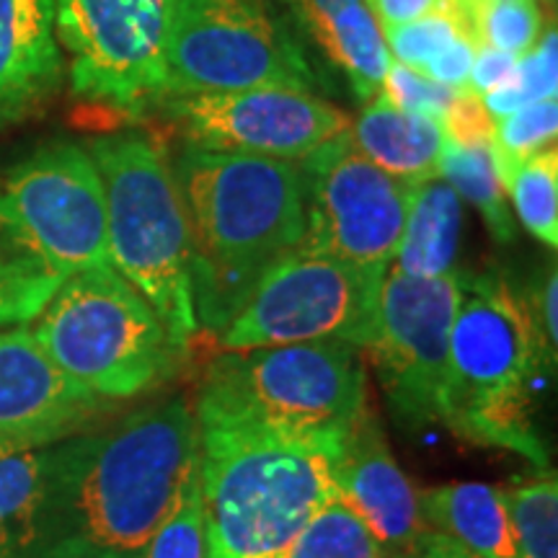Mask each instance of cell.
Segmentation results:
<instances>
[{"mask_svg": "<svg viewBox=\"0 0 558 558\" xmlns=\"http://www.w3.org/2000/svg\"><path fill=\"white\" fill-rule=\"evenodd\" d=\"M494 160L505 184L507 199L527 233L558 246V153L556 148L541 150L530 158H505L492 148Z\"/></svg>", "mask_w": 558, "mask_h": 558, "instance_id": "23", "label": "cell"}, {"mask_svg": "<svg viewBox=\"0 0 558 558\" xmlns=\"http://www.w3.org/2000/svg\"><path fill=\"white\" fill-rule=\"evenodd\" d=\"M439 179L448 181L460 199L478 209L494 239L501 243L514 241L512 207L492 145H456L448 140L439 160Z\"/></svg>", "mask_w": 558, "mask_h": 558, "instance_id": "24", "label": "cell"}, {"mask_svg": "<svg viewBox=\"0 0 558 558\" xmlns=\"http://www.w3.org/2000/svg\"><path fill=\"white\" fill-rule=\"evenodd\" d=\"M556 298H558V271L556 264L543 271L538 282V295L530 300V308H533L535 324H538L541 337L546 341L548 354L556 360V344H558V324H556Z\"/></svg>", "mask_w": 558, "mask_h": 558, "instance_id": "37", "label": "cell"}, {"mask_svg": "<svg viewBox=\"0 0 558 558\" xmlns=\"http://www.w3.org/2000/svg\"><path fill=\"white\" fill-rule=\"evenodd\" d=\"M29 331L70 380L101 401L160 388L184 354L148 300L114 267L62 279Z\"/></svg>", "mask_w": 558, "mask_h": 558, "instance_id": "6", "label": "cell"}, {"mask_svg": "<svg viewBox=\"0 0 558 558\" xmlns=\"http://www.w3.org/2000/svg\"><path fill=\"white\" fill-rule=\"evenodd\" d=\"M194 256L199 324L226 326L251 288L305 233V177L295 160L186 145L173 166Z\"/></svg>", "mask_w": 558, "mask_h": 558, "instance_id": "2", "label": "cell"}, {"mask_svg": "<svg viewBox=\"0 0 558 558\" xmlns=\"http://www.w3.org/2000/svg\"><path fill=\"white\" fill-rule=\"evenodd\" d=\"M558 132V104L556 99L533 101L512 114L497 120L492 148L499 156L520 160L535 153L556 148Z\"/></svg>", "mask_w": 558, "mask_h": 558, "instance_id": "32", "label": "cell"}, {"mask_svg": "<svg viewBox=\"0 0 558 558\" xmlns=\"http://www.w3.org/2000/svg\"><path fill=\"white\" fill-rule=\"evenodd\" d=\"M104 401L68 378L29 326L0 331V450L62 442L86 427Z\"/></svg>", "mask_w": 558, "mask_h": 558, "instance_id": "15", "label": "cell"}, {"mask_svg": "<svg viewBox=\"0 0 558 558\" xmlns=\"http://www.w3.org/2000/svg\"><path fill=\"white\" fill-rule=\"evenodd\" d=\"M107 197L109 259L148 300L181 352L199 329L190 220L166 150L143 132L90 140Z\"/></svg>", "mask_w": 558, "mask_h": 558, "instance_id": "5", "label": "cell"}, {"mask_svg": "<svg viewBox=\"0 0 558 558\" xmlns=\"http://www.w3.org/2000/svg\"><path fill=\"white\" fill-rule=\"evenodd\" d=\"M143 558H209L199 471H194L186 481L169 518L160 522V527L145 546Z\"/></svg>", "mask_w": 558, "mask_h": 558, "instance_id": "31", "label": "cell"}, {"mask_svg": "<svg viewBox=\"0 0 558 558\" xmlns=\"http://www.w3.org/2000/svg\"><path fill=\"white\" fill-rule=\"evenodd\" d=\"M75 94L140 114L166 99L171 0H52Z\"/></svg>", "mask_w": 558, "mask_h": 558, "instance_id": "11", "label": "cell"}, {"mask_svg": "<svg viewBox=\"0 0 558 558\" xmlns=\"http://www.w3.org/2000/svg\"><path fill=\"white\" fill-rule=\"evenodd\" d=\"M518 62H520L518 54L478 45L469 86L465 88L473 90V94H478V96L492 94V90L501 88L509 78H512L514 70H518Z\"/></svg>", "mask_w": 558, "mask_h": 558, "instance_id": "36", "label": "cell"}, {"mask_svg": "<svg viewBox=\"0 0 558 558\" xmlns=\"http://www.w3.org/2000/svg\"><path fill=\"white\" fill-rule=\"evenodd\" d=\"M347 132L354 148L388 177L407 184H422L439 177L448 135L437 117L396 109L378 94L367 101Z\"/></svg>", "mask_w": 558, "mask_h": 558, "instance_id": "18", "label": "cell"}, {"mask_svg": "<svg viewBox=\"0 0 558 558\" xmlns=\"http://www.w3.org/2000/svg\"><path fill=\"white\" fill-rule=\"evenodd\" d=\"M197 427L209 558H290L311 520L339 497L344 439L202 416Z\"/></svg>", "mask_w": 558, "mask_h": 558, "instance_id": "3", "label": "cell"}, {"mask_svg": "<svg viewBox=\"0 0 558 558\" xmlns=\"http://www.w3.org/2000/svg\"><path fill=\"white\" fill-rule=\"evenodd\" d=\"M442 128L450 143L456 145H492L494 130H497V120L492 111L486 109L484 99L473 90L463 88L458 90L456 99L442 114Z\"/></svg>", "mask_w": 558, "mask_h": 558, "instance_id": "34", "label": "cell"}, {"mask_svg": "<svg viewBox=\"0 0 558 558\" xmlns=\"http://www.w3.org/2000/svg\"><path fill=\"white\" fill-rule=\"evenodd\" d=\"M197 460V414L186 399L140 409L101 435L50 445L41 558H143Z\"/></svg>", "mask_w": 558, "mask_h": 558, "instance_id": "1", "label": "cell"}, {"mask_svg": "<svg viewBox=\"0 0 558 558\" xmlns=\"http://www.w3.org/2000/svg\"><path fill=\"white\" fill-rule=\"evenodd\" d=\"M460 233H463V199L445 179L414 184L407 228L390 267L409 277H445L456 271Z\"/></svg>", "mask_w": 558, "mask_h": 558, "instance_id": "20", "label": "cell"}, {"mask_svg": "<svg viewBox=\"0 0 558 558\" xmlns=\"http://www.w3.org/2000/svg\"><path fill=\"white\" fill-rule=\"evenodd\" d=\"M284 3H288L292 13L303 21L305 29L316 34L318 29H324L339 11H344L347 5L352 3H360V0H284Z\"/></svg>", "mask_w": 558, "mask_h": 558, "instance_id": "39", "label": "cell"}, {"mask_svg": "<svg viewBox=\"0 0 558 558\" xmlns=\"http://www.w3.org/2000/svg\"><path fill=\"white\" fill-rule=\"evenodd\" d=\"M163 65L166 96L318 90L298 41L264 0H171Z\"/></svg>", "mask_w": 558, "mask_h": 558, "instance_id": "9", "label": "cell"}, {"mask_svg": "<svg viewBox=\"0 0 558 558\" xmlns=\"http://www.w3.org/2000/svg\"><path fill=\"white\" fill-rule=\"evenodd\" d=\"M476 50H478V41L473 34H458V37L452 39L435 60H429L427 65H424L422 73L452 90H463L469 86Z\"/></svg>", "mask_w": 558, "mask_h": 558, "instance_id": "35", "label": "cell"}, {"mask_svg": "<svg viewBox=\"0 0 558 558\" xmlns=\"http://www.w3.org/2000/svg\"><path fill=\"white\" fill-rule=\"evenodd\" d=\"M429 527L448 535L471 558H520L505 488L448 484L422 492Z\"/></svg>", "mask_w": 558, "mask_h": 558, "instance_id": "19", "label": "cell"}, {"mask_svg": "<svg viewBox=\"0 0 558 558\" xmlns=\"http://www.w3.org/2000/svg\"><path fill=\"white\" fill-rule=\"evenodd\" d=\"M316 41L324 52L344 70V75L357 90L360 99H375L390 70V58L383 29L365 3H352L339 11L324 29H318Z\"/></svg>", "mask_w": 558, "mask_h": 558, "instance_id": "22", "label": "cell"}, {"mask_svg": "<svg viewBox=\"0 0 558 558\" xmlns=\"http://www.w3.org/2000/svg\"><path fill=\"white\" fill-rule=\"evenodd\" d=\"M471 29L478 45L522 58L538 45L543 16L535 0H476Z\"/></svg>", "mask_w": 558, "mask_h": 558, "instance_id": "29", "label": "cell"}, {"mask_svg": "<svg viewBox=\"0 0 558 558\" xmlns=\"http://www.w3.org/2000/svg\"><path fill=\"white\" fill-rule=\"evenodd\" d=\"M160 104L186 145L205 150L303 160L349 130L344 111L298 88L181 94Z\"/></svg>", "mask_w": 558, "mask_h": 558, "instance_id": "14", "label": "cell"}, {"mask_svg": "<svg viewBox=\"0 0 558 558\" xmlns=\"http://www.w3.org/2000/svg\"><path fill=\"white\" fill-rule=\"evenodd\" d=\"M458 34H473L471 13L450 3L448 9L432 11L407 24L386 26L383 39H386L390 58L422 73L424 65L435 60Z\"/></svg>", "mask_w": 558, "mask_h": 558, "instance_id": "28", "label": "cell"}, {"mask_svg": "<svg viewBox=\"0 0 558 558\" xmlns=\"http://www.w3.org/2000/svg\"><path fill=\"white\" fill-rule=\"evenodd\" d=\"M520 558H558V481L554 473L505 488Z\"/></svg>", "mask_w": 558, "mask_h": 558, "instance_id": "25", "label": "cell"}, {"mask_svg": "<svg viewBox=\"0 0 558 558\" xmlns=\"http://www.w3.org/2000/svg\"><path fill=\"white\" fill-rule=\"evenodd\" d=\"M290 558H393L362 518L337 497L303 530Z\"/></svg>", "mask_w": 558, "mask_h": 558, "instance_id": "26", "label": "cell"}, {"mask_svg": "<svg viewBox=\"0 0 558 558\" xmlns=\"http://www.w3.org/2000/svg\"><path fill=\"white\" fill-rule=\"evenodd\" d=\"M450 0H365V9L373 13L380 29L396 24H407V21L422 19L432 11L448 9Z\"/></svg>", "mask_w": 558, "mask_h": 558, "instance_id": "38", "label": "cell"}, {"mask_svg": "<svg viewBox=\"0 0 558 558\" xmlns=\"http://www.w3.org/2000/svg\"><path fill=\"white\" fill-rule=\"evenodd\" d=\"M556 47H558L556 29L550 26L546 37H541L533 50L522 54L512 78H509L501 88L492 90V94L481 96L486 104V109L492 111L494 120H501V117L512 114V111L527 107V104L533 101L556 99V88H558Z\"/></svg>", "mask_w": 558, "mask_h": 558, "instance_id": "30", "label": "cell"}, {"mask_svg": "<svg viewBox=\"0 0 558 558\" xmlns=\"http://www.w3.org/2000/svg\"><path fill=\"white\" fill-rule=\"evenodd\" d=\"M458 90H452L442 83L432 81L429 75L418 73L414 68L401 65V62H390V70L380 86V96L393 104L396 109L414 111V114H429L442 120L445 109L456 99Z\"/></svg>", "mask_w": 558, "mask_h": 558, "instance_id": "33", "label": "cell"}, {"mask_svg": "<svg viewBox=\"0 0 558 558\" xmlns=\"http://www.w3.org/2000/svg\"><path fill=\"white\" fill-rule=\"evenodd\" d=\"M554 367L530 298L501 275L463 271L439 422L473 445L512 450L546 469L535 407Z\"/></svg>", "mask_w": 558, "mask_h": 558, "instance_id": "4", "label": "cell"}, {"mask_svg": "<svg viewBox=\"0 0 558 558\" xmlns=\"http://www.w3.org/2000/svg\"><path fill=\"white\" fill-rule=\"evenodd\" d=\"M339 497L393 558H411L437 530L422 509V492L396 463L378 416L365 411L341 442L337 460Z\"/></svg>", "mask_w": 558, "mask_h": 558, "instance_id": "16", "label": "cell"}, {"mask_svg": "<svg viewBox=\"0 0 558 558\" xmlns=\"http://www.w3.org/2000/svg\"><path fill=\"white\" fill-rule=\"evenodd\" d=\"M367 411L360 349L347 341L222 352L202 383V418L313 439H344Z\"/></svg>", "mask_w": 558, "mask_h": 558, "instance_id": "7", "label": "cell"}, {"mask_svg": "<svg viewBox=\"0 0 558 558\" xmlns=\"http://www.w3.org/2000/svg\"><path fill=\"white\" fill-rule=\"evenodd\" d=\"M47 448L0 450V558L45 554Z\"/></svg>", "mask_w": 558, "mask_h": 558, "instance_id": "21", "label": "cell"}, {"mask_svg": "<svg viewBox=\"0 0 558 558\" xmlns=\"http://www.w3.org/2000/svg\"><path fill=\"white\" fill-rule=\"evenodd\" d=\"M463 271L409 277L390 267L375 311L373 354L390 409L401 424L437 422L450 365V333Z\"/></svg>", "mask_w": 558, "mask_h": 558, "instance_id": "13", "label": "cell"}, {"mask_svg": "<svg viewBox=\"0 0 558 558\" xmlns=\"http://www.w3.org/2000/svg\"><path fill=\"white\" fill-rule=\"evenodd\" d=\"M411 558H471V556L465 554L456 541H450L448 535L435 533L427 543H424V548Z\"/></svg>", "mask_w": 558, "mask_h": 558, "instance_id": "40", "label": "cell"}, {"mask_svg": "<svg viewBox=\"0 0 558 558\" xmlns=\"http://www.w3.org/2000/svg\"><path fill=\"white\" fill-rule=\"evenodd\" d=\"M0 233L62 279L111 267L107 197L90 153L58 140L0 173Z\"/></svg>", "mask_w": 558, "mask_h": 558, "instance_id": "10", "label": "cell"}, {"mask_svg": "<svg viewBox=\"0 0 558 558\" xmlns=\"http://www.w3.org/2000/svg\"><path fill=\"white\" fill-rule=\"evenodd\" d=\"M305 233L300 246L360 269L388 271L407 228L414 184L369 163L341 132L303 158Z\"/></svg>", "mask_w": 558, "mask_h": 558, "instance_id": "12", "label": "cell"}, {"mask_svg": "<svg viewBox=\"0 0 558 558\" xmlns=\"http://www.w3.org/2000/svg\"><path fill=\"white\" fill-rule=\"evenodd\" d=\"M450 3H456L458 9H463V11H469V13H471V5L476 3V0H450Z\"/></svg>", "mask_w": 558, "mask_h": 558, "instance_id": "41", "label": "cell"}, {"mask_svg": "<svg viewBox=\"0 0 558 558\" xmlns=\"http://www.w3.org/2000/svg\"><path fill=\"white\" fill-rule=\"evenodd\" d=\"M60 282V275L19 248H0V331L29 326Z\"/></svg>", "mask_w": 558, "mask_h": 558, "instance_id": "27", "label": "cell"}, {"mask_svg": "<svg viewBox=\"0 0 558 558\" xmlns=\"http://www.w3.org/2000/svg\"><path fill=\"white\" fill-rule=\"evenodd\" d=\"M386 271L360 269L337 256L292 248L256 279L241 308L222 326L226 352L347 341L367 349Z\"/></svg>", "mask_w": 558, "mask_h": 558, "instance_id": "8", "label": "cell"}, {"mask_svg": "<svg viewBox=\"0 0 558 558\" xmlns=\"http://www.w3.org/2000/svg\"><path fill=\"white\" fill-rule=\"evenodd\" d=\"M62 75L52 0H0V120L45 101Z\"/></svg>", "mask_w": 558, "mask_h": 558, "instance_id": "17", "label": "cell"}]
</instances>
